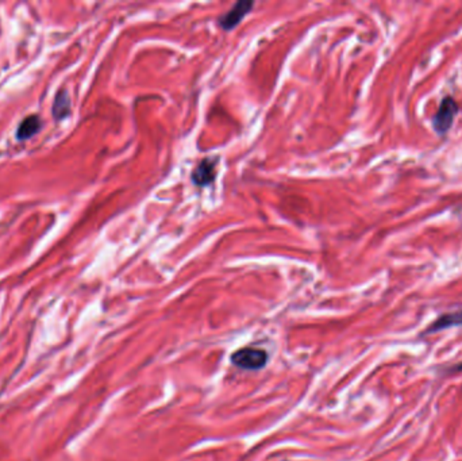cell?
Masks as SVG:
<instances>
[{"label":"cell","instance_id":"cell-1","mask_svg":"<svg viewBox=\"0 0 462 461\" xmlns=\"http://www.w3.org/2000/svg\"><path fill=\"white\" fill-rule=\"evenodd\" d=\"M268 358H269V356L267 353V351L252 348V346L240 348L230 357L231 363L236 367L242 368V370H248V371H257V370L264 368L268 363Z\"/></svg>","mask_w":462,"mask_h":461},{"label":"cell","instance_id":"cell-2","mask_svg":"<svg viewBox=\"0 0 462 461\" xmlns=\"http://www.w3.org/2000/svg\"><path fill=\"white\" fill-rule=\"evenodd\" d=\"M458 111H460L458 105L451 96L444 98L438 111L435 112V115L432 118V122H431L435 133L439 136L446 134L454 124V119H456Z\"/></svg>","mask_w":462,"mask_h":461},{"label":"cell","instance_id":"cell-3","mask_svg":"<svg viewBox=\"0 0 462 461\" xmlns=\"http://www.w3.org/2000/svg\"><path fill=\"white\" fill-rule=\"evenodd\" d=\"M217 167H218L217 157L203 159L192 171L191 175L192 183L198 187H207L212 184L214 180L217 178Z\"/></svg>","mask_w":462,"mask_h":461},{"label":"cell","instance_id":"cell-4","mask_svg":"<svg viewBox=\"0 0 462 461\" xmlns=\"http://www.w3.org/2000/svg\"><path fill=\"white\" fill-rule=\"evenodd\" d=\"M253 6H255L253 1H238L229 13H226L219 18V25L224 30H231L237 27L240 20L250 13Z\"/></svg>","mask_w":462,"mask_h":461},{"label":"cell","instance_id":"cell-5","mask_svg":"<svg viewBox=\"0 0 462 461\" xmlns=\"http://www.w3.org/2000/svg\"><path fill=\"white\" fill-rule=\"evenodd\" d=\"M454 326H462V310L458 311H453V313H446L439 316L437 320H434L428 329L422 333V336H428V335H434L438 332L446 330L449 327H454Z\"/></svg>","mask_w":462,"mask_h":461},{"label":"cell","instance_id":"cell-6","mask_svg":"<svg viewBox=\"0 0 462 461\" xmlns=\"http://www.w3.org/2000/svg\"><path fill=\"white\" fill-rule=\"evenodd\" d=\"M41 119L38 118V115H30L27 118H25L20 124L18 126L17 138L20 141H25L30 137H33L37 134L41 129Z\"/></svg>","mask_w":462,"mask_h":461},{"label":"cell","instance_id":"cell-7","mask_svg":"<svg viewBox=\"0 0 462 461\" xmlns=\"http://www.w3.org/2000/svg\"><path fill=\"white\" fill-rule=\"evenodd\" d=\"M69 112H70V100H69L67 91L63 89L56 96V100L53 105V114L57 119H63L68 115Z\"/></svg>","mask_w":462,"mask_h":461},{"label":"cell","instance_id":"cell-8","mask_svg":"<svg viewBox=\"0 0 462 461\" xmlns=\"http://www.w3.org/2000/svg\"><path fill=\"white\" fill-rule=\"evenodd\" d=\"M449 371H451V372H458V371H462V363H458V364L450 367Z\"/></svg>","mask_w":462,"mask_h":461}]
</instances>
